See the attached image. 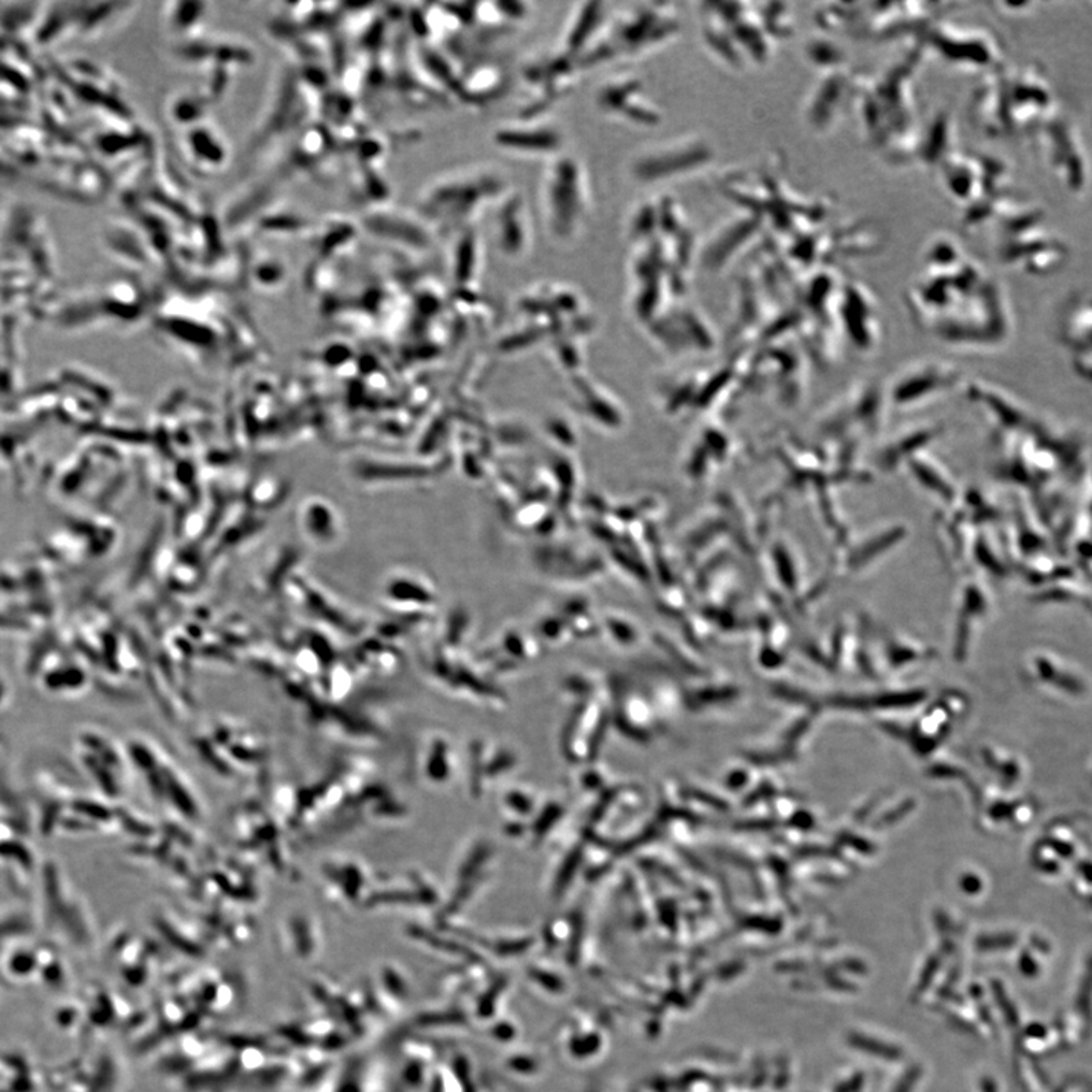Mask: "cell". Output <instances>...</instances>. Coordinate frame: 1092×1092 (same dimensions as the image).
Here are the masks:
<instances>
[{"label":"cell","mask_w":1092,"mask_h":1092,"mask_svg":"<svg viewBox=\"0 0 1092 1092\" xmlns=\"http://www.w3.org/2000/svg\"><path fill=\"white\" fill-rule=\"evenodd\" d=\"M717 21L708 20L706 39L712 51L722 62L733 68L736 47L739 49V69L762 68L781 40L791 32V17L781 10L785 5H715Z\"/></svg>","instance_id":"1"},{"label":"cell","mask_w":1092,"mask_h":1092,"mask_svg":"<svg viewBox=\"0 0 1092 1092\" xmlns=\"http://www.w3.org/2000/svg\"><path fill=\"white\" fill-rule=\"evenodd\" d=\"M708 147L703 143H677L665 149L652 150L634 162V175L640 179L655 181L671 178L680 173L692 172L710 160Z\"/></svg>","instance_id":"2"},{"label":"cell","mask_w":1092,"mask_h":1092,"mask_svg":"<svg viewBox=\"0 0 1092 1092\" xmlns=\"http://www.w3.org/2000/svg\"><path fill=\"white\" fill-rule=\"evenodd\" d=\"M552 176L549 187V210H551L552 228L557 234H570V227L577 220L581 212L580 188L577 184V172L570 164L560 166Z\"/></svg>","instance_id":"3"},{"label":"cell","mask_w":1092,"mask_h":1092,"mask_svg":"<svg viewBox=\"0 0 1092 1092\" xmlns=\"http://www.w3.org/2000/svg\"><path fill=\"white\" fill-rule=\"evenodd\" d=\"M905 376L906 378L896 383L894 394H892L895 404H910V402H918L920 398L935 393L936 382H938L936 376H939L935 368L924 367Z\"/></svg>","instance_id":"4"},{"label":"cell","mask_w":1092,"mask_h":1092,"mask_svg":"<svg viewBox=\"0 0 1092 1092\" xmlns=\"http://www.w3.org/2000/svg\"><path fill=\"white\" fill-rule=\"evenodd\" d=\"M501 145L523 150H551L559 145V136L549 131H504L497 135Z\"/></svg>","instance_id":"5"},{"label":"cell","mask_w":1092,"mask_h":1092,"mask_svg":"<svg viewBox=\"0 0 1092 1092\" xmlns=\"http://www.w3.org/2000/svg\"><path fill=\"white\" fill-rule=\"evenodd\" d=\"M188 150L193 160L199 162L209 161L212 166H222L225 161L224 145L219 136L214 135L210 129H198L187 139Z\"/></svg>","instance_id":"6"}]
</instances>
